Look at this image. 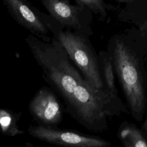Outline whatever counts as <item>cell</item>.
Masks as SVG:
<instances>
[{
  "instance_id": "1",
  "label": "cell",
  "mask_w": 147,
  "mask_h": 147,
  "mask_svg": "<svg viewBox=\"0 0 147 147\" xmlns=\"http://www.w3.org/2000/svg\"><path fill=\"white\" fill-rule=\"evenodd\" d=\"M26 41L45 80L79 123L91 130L102 131L107 127V117L129 114L125 105L117 103L84 78L55 38L41 40L30 34Z\"/></svg>"
},
{
  "instance_id": "2",
  "label": "cell",
  "mask_w": 147,
  "mask_h": 147,
  "mask_svg": "<svg viewBox=\"0 0 147 147\" xmlns=\"http://www.w3.org/2000/svg\"><path fill=\"white\" fill-rule=\"evenodd\" d=\"M122 90L129 114L142 121L147 107L145 47L138 31L131 28L113 35L106 50Z\"/></svg>"
},
{
  "instance_id": "3",
  "label": "cell",
  "mask_w": 147,
  "mask_h": 147,
  "mask_svg": "<svg viewBox=\"0 0 147 147\" xmlns=\"http://www.w3.org/2000/svg\"><path fill=\"white\" fill-rule=\"evenodd\" d=\"M50 32L84 78L94 88L105 91L98 56L88 36L64 28L55 21Z\"/></svg>"
},
{
  "instance_id": "4",
  "label": "cell",
  "mask_w": 147,
  "mask_h": 147,
  "mask_svg": "<svg viewBox=\"0 0 147 147\" xmlns=\"http://www.w3.org/2000/svg\"><path fill=\"white\" fill-rule=\"evenodd\" d=\"M41 3L62 27L88 37L93 34L92 13L86 7L72 4L68 0H42Z\"/></svg>"
},
{
  "instance_id": "5",
  "label": "cell",
  "mask_w": 147,
  "mask_h": 147,
  "mask_svg": "<svg viewBox=\"0 0 147 147\" xmlns=\"http://www.w3.org/2000/svg\"><path fill=\"white\" fill-rule=\"evenodd\" d=\"M32 136L47 142L64 147H109L111 143L102 138L43 125L30 126Z\"/></svg>"
},
{
  "instance_id": "6",
  "label": "cell",
  "mask_w": 147,
  "mask_h": 147,
  "mask_svg": "<svg viewBox=\"0 0 147 147\" xmlns=\"http://www.w3.org/2000/svg\"><path fill=\"white\" fill-rule=\"evenodd\" d=\"M4 5L20 25L39 37H47L54 20L41 13L28 2L22 0H4Z\"/></svg>"
},
{
  "instance_id": "7",
  "label": "cell",
  "mask_w": 147,
  "mask_h": 147,
  "mask_svg": "<svg viewBox=\"0 0 147 147\" xmlns=\"http://www.w3.org/2000/svg\"><path fill=\"white\" fill-rule=\"evenodd\" d=\"M29 109L36 119L45 125H57L62 120L63 113L59 102L48 88L44 87L36 92Z\"/></svg>"
},
{
  "instance_id": "8",
  "label": "cell",
  "mask_w": 147,
  "mask_h": 147,
  "mask_svg": "<svg viewBox=\"0 0 147 147\" xmlns=\"http://www.w3.org/2000/svg\"><path fill=\"white\" fill-rule=\"evenodd\" d=\"M123 6L118 10L117 18L131 24L141 36L147 48V0H115Z\"/></svg>"
},
{
  "instance_id": "9",
  "label": "cell",
  "mask_w": 147,
  "mask_h": 147,
  "mask_svg": "<svg viewBox=\"0 0 147 147\" xmlns=\"http://www.w3.org/2000/svg\"><path fill=\"white\" fill-rule=\"evenodd\" d=\"M98 56L99 64L104 90L111 98L121 105H125L118 95L115 84V75L110 57L105 50H101Z\"/></svg>"
},
{
  "instance_id": "10",
  "label": "cell",
  "mask_w": 147,
  "mask_h": 147,
  "mask_svg": "<svg viewBox=\"0 0 147 147\" xmlns=\"http://www.w3.org/2000/svg\"><path fill=\"white\" fill-rule=\"evenodd\" d=\"M118 137L124 147H147L142 131L133 123L125 122L118 130Z\"/></svg>"
},
{
  "instance_id": "11",
  "label": "cell",
  "mask_w": 147,
  "mask_h": 147,
  "mask_svg": "<svg viewBox=\"0 0 147 147\" xmlns=\"http://www.w3.org/2000/svg\"><path fill=\"white\" fill-rule=\"evenodd\" d=\"M17 119L18 115L7 110L0 109V132L10 136L22 134L24 131L17 127Z\"/></svg>"
},
{
  "instance_id": "12",
  "label": "cell",
  "mask_w": 147,
  "mask_h": 147,
  "mask_svg": "<svg viewBox=\"0 0 147 147\" xmlns=\"http://www.w3.org/2000/svg\"><path fill=\"white\" fill-rule=\"evenodd\" d=\"M74 2L86 7L91 13L97 14L102 20H105L109 11L114 9L113 5L102 0H74Z\"/></svg>"
},
{
  "instance_id": "13",
  "label": "cell",
  "mask_w": 147,
  "mask_h": 147,
  "mask_svg": "<svg viewBox=\"0 0 147 147\" xmlns=\"http://www.w3.org/2000/svg\"><path fill=\"white\" fill-rule=\"evenodd\" d=\"M142 128H143V129L146 131V133H147V116H146V119H145V122H144V123H143Z\"/></svg>"
},
{
  "instance_id": "14",
  "label": "cell",
  "mask_w": 147,
  "mask_h": 147,
  "mask_svg": "<svg viewBox=\"0 0 147 147\" xmlns=\"http://www.w3.org/2000/svg\"><path fill=\"white\" fill-rule=\"evenodd\" d=\"M26 147H33V145L30 142H26L25 145Z\"/></svg>"
}]
</instances>
